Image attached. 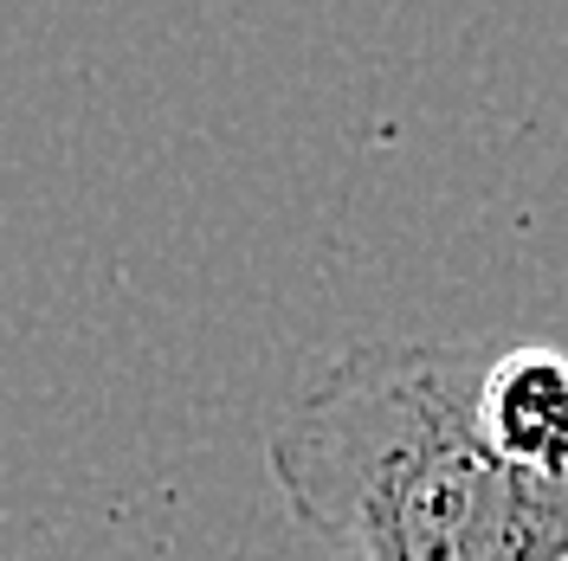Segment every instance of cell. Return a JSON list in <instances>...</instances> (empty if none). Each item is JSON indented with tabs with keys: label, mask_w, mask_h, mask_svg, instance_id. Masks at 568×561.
Returning <instances> with one entry per match:
<instances>
[{
	"label": "cell",
	"mask_w": 568,
	"mask_h": 561,
	"mask_svg": "<svg viewBox=\"0 0 568 561\" xmlns=\"http://www.w3.org/2000/svg\"><path fill=\"white\" fill-rule=\"evenodd\" d=\"M497 349L349 343L265 432L284 510L355 561H568V484L485 439Z\"/></svg>",
	"instance_id": "obj_1"
},
{
	"label": "cell",
	"mask_w": 568,
	"mask_h": 561,
	"mask_svg": "<svg viewBox=\"0 0 568 561\" xmlns=\"http://www.w3.org/2000/svg\"><path fill=\"white\" fill-rule=\"evenodd\" d=\"M485 439L542 484H568V355L542 343L497 349L478 394Z\"/></svg>",
	"instance_id": "obj_2"
}]
</instances>
